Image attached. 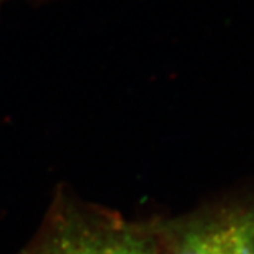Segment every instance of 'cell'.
I'll list each match as a JSON object with an SVG mask.
<instances>
[{"label": "cell", "mask_w": 254, "mask_h": 254, "mask_svg": "<svg viewBox=\"0 0 254 254\" xmlns=\"http://www.w3.org/2000/svg\"><path fill=\"white\" fill-rule=\"evenodd\" d=\"M167 254H254V216L230 215L185 226Z\"/></svg>", "instance_id": "7a4b0ae2"}, {"label": "cell", "mask_w": 254, "mask_h": 254, "mask_svg": "<svg viewBox=\"0 0 254 254\" xmlns=\"http://www.w3.org/2000/svg\"><path fill=\"white\" fill-rule=\"evenodd\" d=\"M18 254H158V246L151 232L119 215L63 205Z\"/></svg>", "instance_id": "6da1fadb"}]
</instances>
